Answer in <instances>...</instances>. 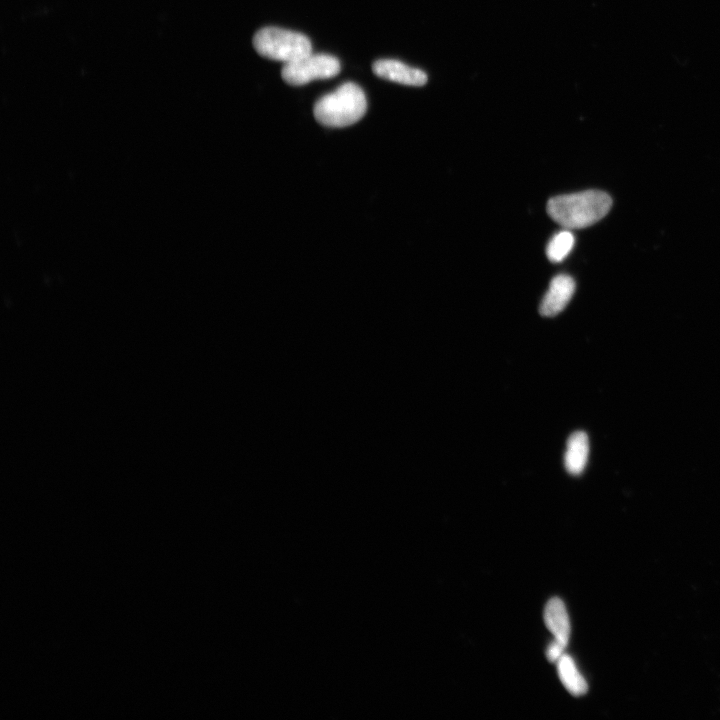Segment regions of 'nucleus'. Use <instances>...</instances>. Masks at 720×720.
Here are the masks:
<instances>
[{
  "label": "nucleus",
  "mask_w": 720,
  "mask_h": 720,
  "mask_svg": "<svg viewBox=\"0 0 720 720\" xmlns=\"http://www.w3.org/2000/svg\"><path fill=\"white\" fill-rule=\"evenodd\" d=\"M612 206L611 197L599 190L559 195L547 203L549 216L565 229H580L602 219Z\"/></svg>",
  "instance_id": "1"
},
{
  "label": "nucleus",
  "mask_w": 720,
  "mask_h": 720,
  "mask_svg": "<svg viewBox=\"0 0 720 720\" xmlns=\"http://www.w3.org/2000/svg\"><path fill=\"white\" fill-rule=\"evenodd\" d=\"M366 110L367 100L362 88L353 82H346L334 92L319 98L313 114L323 126L342 128L358 122Z\"/></svg>",
  "instance_id": "2"
},
{
  "label": "nucleus",
  "mask_w": 720,
  "mask_h": 720,
  "mask_svg": "<svg viewBox=\"0 0 720 720\" xmlns=\"http://www.w3.org/2000/svg\"><path fill=\"white\" fill-rule=\"evenodd\" d=\"M253 47L262 57L285 63L311 53L309 38L301 33L278 27H264L253 36Z\"/></svg>",
  "instance_id": "3"
},
{
  "label": "nucleus",
  "mask_w": 720,
  "mask_h": 720,
  "mask_svg": "<svg viewBox=\"0 0 720 720\" xmlns=\"http://www.w3.org/2000/svg\"><path fill=\"white\" fill-rule=\"evenodd\" d=\"M340 62L328 54H308L285 63L281 77L291 86L305 85L316 79H329L340 72Z\"/></svg>",
  "instance_id": "4"
},
{
  "label": "nucleus",
  "mask_w": 720,
  "mask_h": 720,
  "mask_svg": "<svg viewBox=\"0 0 720 720\" xmlns=\"http://www.w3.org/2000/svg\"><path fill=\"white\" fill-rule=\"evenodd\" d=\"M372 71L380 78L404 85L423 86L428 81V76L424 71L393 59L375 61L372 64Z\"/></svg>",
  "instance_id": "5"
},
{
  "label": "nucleus",
  "mask_w": 720,
  "mask_h": 720,
  "mask_svg": "<svg viewBox=\"0 0 720 720\" xmlns=\"http://www.w3.org/2000/svg\"><path fill=\"white\" fill-rule=\"evenodd\" d=\"M574 291L575 282L571 276L566 274L555 276L540 304V314L546 317L559 314L569 303Z\"/></svg>",
  "instance_id": "6"
},
{
  "label": "nucleus",
  "mask_w": 720,
  "mask_h": 720,
  "mask_svg": "<svg viewBox=\"0 0 720 720\" xmlns=\"http://www.w3.org/2000/svg\"><path fill=\"white\" fill-rule=\"evenodd\" d=\"M544 622L554 639L566 647L570 637V620L566 606L561 599L554 597L547 602L544 609Z\"/></svg>",
  "instance_id": "7"
},
{
  "label": "nucleus",
  "mask_w": 720,
  "mask_h": 720,
  "mask_svg": "<svg viewBox=\"0 0 720 720\" xmlns=\"http://www.w3.org/2000/svg\"><path fill=\"white\" fill-rule=\"evenodd\" d=\"M589 439L585 432L577 431L570 435L564 455V465L568 473L580 475L587 464Z\"/></svg>",
  "instance_id": "8"
},
{
  "label": "nucleus",
  "mask_w": 720,
  "mask_h": 720,
  "mask_svg": "<svg viewBox=\"0 0 720 720\" xmlns=\"http://www.w3.org/2000/svg\"><path fill=\"white\" fill-rule=\"evenodd\" d=\"M559 679L573 696H582L588 691V684L578 670L573 658L564 654L556 663Z\"/></svg>",
  "instance_id": "9"
},
{
  "label": "nucleus",
  "mask_w": 720,
  "mask_h": 720,
  "mask_svg": "<svg viewBox=\"0 0 720 720\" xmlns=\"http://www.w3.org/2000/svg\"><path fill=\"white\" fill-rule=\"evenodd\" d=\"M575 243L574 235L568 230H562L556 233L549 241L546 247V255L553 263L563 261Z\"/></svg>",
  "instance_id": "10"
},
{
  "label": "nucleus",
  "mask_w": 720,
  "mask_h": 720,
  "mask_svg": "<svg viewBox=\"0 0 720 720\" xmlns=\"http://www.w3.org/2000/svg\"><path fill=\"white\" fill-rule=\"evenodd\" d=\"M566 647L557 640H553L547 647L546 657L549 662L557 663L558 660L564 655V649Z\"/></svg>",
  "instance_id": "11"
}]
</instances>
